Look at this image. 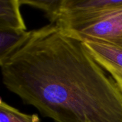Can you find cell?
<instances>
[{"label":"cell","instance_id":"cell-1","mask_svg":"<svg viewBox=\"0 0 122 122\" xmlns=\"http://www.w3.org/2000/svg\"><path fill=\"white\" fill-rule=\"evenodd\" d=\"M2 82L56 122H122V92L83 41L56 24L28 31L0 58Z\"/></svg>","mask_w":122,"mask_h":122},{"label":"cell","instance_id":"cell-2","mask_svg":"<svg viewBox=\"0 0 122 122\" xmlns=\"http://www.w3.org/2000/svg\"><path fill=\"white\" fill-rule=\"evenodd\" d=\"M122 7V0H63L56 25L63 30L88 23Z\"/></svg>","mask_w":122,"mask_h":122},{"label":"cell","instance_id":"cell-3","mask_svg":"<svg viewBox=\"0 0 122 122\" xmlns=\"http://www.w3.org/2000/svg\"><path fill=\"white\" fill-rule=\"evenodd\" d=\"M61 30L81 41L95 39L122 47V7L88 23Z\"/></svg>","mask_w":122,"mask_h":122},{"label":"cell","instance_id":"cell-4","mask_svg":"<svg viewBox=\"0 0 122 122\" xmlns=\"http://www.w3.org/2000/svg\"><path fill=\"white\" fill-rule=\"evenodd\" d=\"M82 41L91 56L110 74L122 92V47L95 39Z\"/></svg>","mask_w":122,"mask_h":122},{"label":"cell","instance_id":"cell-5","mask_svg":"<svg viewBox=\"0 0 122 122\" xmlns=\"http://www.w3.org/2000/svg\"><path fill=\"white\" fill-rule=\"evenodd\" d=\"M20 0H0V30L26 31Z\"/></svg>","mask_w":122,"mask_h":122},{"label":"cell","instance_id":"cell-6","mask_svg":"<svg viewBox=\"0 0 122 122\" xmlns=\"http://www.w3.org/2000/svg\"><path fill=\"white\" fill-rule=\"evenodd\" d=\"M20 2L21 5H27L42 10L50 23L55 24L59 17L63 0H20Z\"/></svg>","mask_w":122,"mask_h":122},{"label":"cell","instance_id":"cell-7","mask_svg":"<svg viewBox=\"0 0 122 122\" xmlns=\"http://www.w3.org/2000/svg\"><path fill=\"white\" fill-rule=\"evenodd\" d=\"M0 122H41L36 114H27L10 106L1 99Z\"/></svg>","mask_w":122,"mask_h":122},{"label":"cell","instance_id":"cell-8","mask_svg":"<svg viewBox=\"0 0 122 122\" xmlns=\"http://www.w3.org/2000/svg\"><path fill=\"white\" fill-rule=\"evenodd\" d=\"M27 32L0 30V58L10 51L27 35Z\"/></svg>","mask_w":122,"mask_h":122}]
</instances>
